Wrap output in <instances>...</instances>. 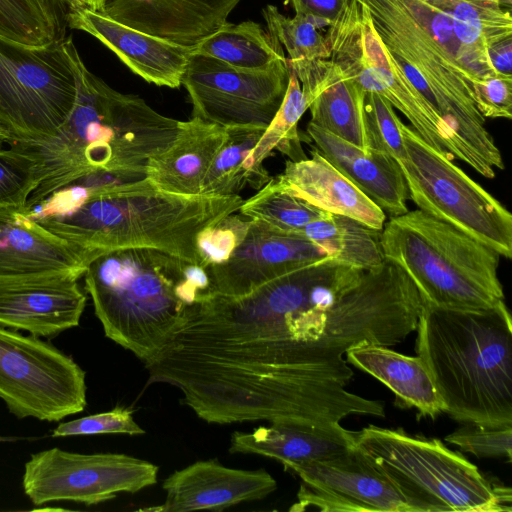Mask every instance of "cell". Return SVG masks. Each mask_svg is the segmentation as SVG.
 Instances as JSON below:
<instances>
[{
    "instance_id": "obj_1",
    "label": "cell",
    "mask_w": 512,
    "mask_h": 512,
    "mask_svg": "<svg viewBox=\"0 0 512 512\" xmlns=\"http://www.w3.org/2000/svg\"><path fill=\"white\" fill-rule=\"evenodd\" d=\"M407 78L451 132L458 160L485 178L505 168L476 107L475 83L501 75L489 48L512 37L502 0H357ZM504 76V75H503Z\"/></svg>"
},
{
    "instance_id": "obj_2",
    "label": "cell",
    "mask_w": 512,
    "mask_h": 512,
    "mask_svg": "<svg viewBox=\"0 0 512 512\" xmlns=\"http://www.w3.org/2000/svg\"><path fill=\"white\" fill-rule=\"evenodd\" d=\"M239 196L180 195L146 177L98 172L78 178L26 206L46 230L66 241L88 264L108 252L151 248L198 264V233L237 212Z\"/></svg>"
},
{
    "instance_id": "obj_3",
    "label": "cell",
    "mask_w": 512,
    "mask_h": 512,
    "mask_svg": "<svg viewBox=\"0 0 512 512\" xmlns=\"http://www.w3.org/2000/svg\"><path fill=\"white\" fill-rule=\"evenodd\" d=\"M76 83V99L53 136L9 145L36 163L37 186L25 206L92 173L145 177L148 161L176 138L177 120L158 113L138 95L123 94L90 72L72 38H63Z\"/></svg>"
},
{
    "instance_id": "obj_4",
    "label": "cell",
    "mask_w": 512,
    "mask_h": 512,
    "mask_svg": "<svg viewBox=\"0 0 512 512\" xmlns=\"http://www.w3.org/2000/svg\"><path fill=\"white\" fill-rule=\"evenodd\" d=\"M416 352L443 413L461 423L512 426V321L505 302L478 311L423 302Z\"/></svg>"
},
{
    "instance_id": "obj_5",
    "label": "cell",
    "mask_w": 512,
    "mask_h": 512,
    "mask_svg": "<svg viewBox=\"0 0 512 512\" xmlns=\"http://www.w3.org/2000/svg\"><path fill=\"white\" fill-rule=\"evenodd\" d=\"M83 276L105 336L145 365L180 327L187 307L211 290L206 268L151 248L103 254Z\"/></svg>"
},
{
    "instance_id": "obj_6",
    "label": "cell",
    "mask_w": 512,
    "mask_h": 512,
    "mask_svg": "<svg viewBox=\"0 0 512 512\" xmlns=\"http://www.w3.org/2000/svg\"><path fill=\"white\" fill-rule=\"evenodd\" d=\"M380 245L384 260L399 267L431 307L478 311L504 301L501 256L419 209L391 216Z\"/></svg>"
},
{
    "instance_id": "obj_7",
    "label": "cell",
    "mask_w": 512,
    "mask_h": 512,
    "mask_svg": "<svg viewBox=\"0 0 512 512\" xmlns=\"http://www.w3.org/2000/svg\"><path fill=\"white\" fill-rule=\"evenodd\" d=\"M356 446L389 478L412 512L511 511L512 493L436 438L374 425L355 432Z\"/></svg>"
},
{
    "instance_id": "obj_8",
    "label": "cell",
    "mask_w": 512,
    "mask_h": 512,
    "mask_svg": "<svg viewBox=\"0 0 512 512\" xmlns=\"http://www.w3.org/2000/svg\"><path fill=\"white\" fill-rule=\"evenodd\" d=\"M407 156L398 162L411 199L419 210L512 257V215L453 159L426 143L404 123Z\"/></svg>"
},
{
    "instance_id": "obj_9",
    "label": "cell",
    "mask_w": 512,
    "mask_h": 512,
    "mask_svg": "<svg viewBox=\"0 0 512 512\" xmlns=\"http://www.w3.org/2000/svg\"><path fill=\"white\" fill-rule=\"evenodd\" d=\"M324 35L329 60L366 92L377 93L389 101L426 143L458 159L450 130L385 47L369 11L361 2L343 0Z\"/></svg>"
},
{
    "instance_id": "obj_10",
    "label": "cell",
    "mask_w": 512,
    "mask_h": 512,
    "mask_svg": "<svg viewBox=\"0 0 512 512\" xmlns=\"http://www.w3.org/2000/svg\"><path fill=\"white\" fill-rule=\"evenodd\" d=\"M76 99L75 77L63 38L42 46L0 35V126L9 142L53 136Z\"/></svg>"
},
{
    "instance_id": "obj_11",
    "label": "cell",
    "mask_w": 512,
    "mask_h": 512,
    "mask_svg": "<svg viewBox=\"0 0 512 512\" xmlns=\"http://www.w3.org/2000/svg\"><path fill=\"white\" fill-rule=\"evenodd\" d=\"M85 375L49 342L0 326V399L16 417L55 422L82 412Z\"/></svg>"
},
{
    "instance_id": "obj_12",
    "label": "cell",
    "mask_w": 512,
    "mask_h": 512,
    "mask_svg": "<svg viewBox=\"0 0 512 512\" xmlns=\"http://www.w3.org/2000/svg\"><path fill=\"white\" fill-rule=\"evenodd\" d=\"M289 74L287 57L265 69L248 70L190 55L181 85L192 104V117L225 128L265 130L281 106Z\"/></svg>"
},
{
    "instance_id": "obj_13",
    "label": "cell",
    "mask_w": 512,
    "mask_h": 512,
    "mask_svg": "<svg viewBox=\"0 0 512 512\" xmlns=\"http://www.w3.org/2000/svg\"><path fill=\"white\" fill-rule=\"evenodd\" d=\"M157 475V465L130 455L80 454L55 447L31 455L22 484L35 506L62 500L90 506L152 486Z\"/></svg>"
},
{
    "instance_id": "obj_14",
    "label": "cell",
    "mask_w": 512,
    "mask_h": 512,
    "mask_svg": "<svg viewBox=\"0 0 512 512\" xmlns=\"http://www.w3.org/2000/svg\"><path fill=\"white\" fill-rule=\"evenodd\" d=\"M290 470L301 479L290 511L412 512L396 486L357 446L334 459Z\"/></svg>"
},
{
    "instance_id": "obj_15",
    "label": "cell",
    "mask_w": 512,
    "mask_h": 512,
    "mask_svg": "<svg viewBox=\"0 0 512 512\" xmlns=\"http://www.w3.org/2000/svg\"><path fill=\"white\" fill-rule=\"evenodd\" d=\"M330 257L299 233L278 230L251 219L247 234L223 263L206 267L211 292L247 295L263 284L305 265Z\"/></svg>"
},
{
    "instance_id": "obj_16",
    "label": "cell",
    "mask_w": 512,
    "mask_h": 512,
    "mask_svg": "<svg viewBox=\"0 0 512 512\" xmlns=\"http://www.w3.org/2000/svg\"><path fill=\"white\" fill-rule=\"evenodd\" d=\"M77 281L61 276L0 280V326L45 338L78 326L87 298Z\"/></svg>"
},
{
    "instance_id": "obj_17",
    "label": "cell",
    "mask_w": 512,
    "mask_h": 512,
    "mask_svg": "<svg viewBox=\"0 0 512 512\" xmlns=\"http://www.w3.org/2000/svg\"><path fill=\"white\" fill-rule=\"evenodd\" d=\"M277 482L265 469L226 467L217 460L194 462L163 482L166 499L145 511H222L241 502L261 500L273 493Z\"/></svg>"
},
{
    "instance_id": "obj_18",
    "label": "cell",
    "mask_w": 512,
    "mask_h": 512,
    "mask_svg": "<svg viewBox=\"0 0 512 512\" xmlns=\"http://www.w3.org/2000/svg\"><path fill=\"white\" fill-rule=\"evenodd\" d=\"M67 22L70 28L99 40L145 81L169 88L181 85L191 46L136 30L87 8L69 10Z\"/></svg>"
},
{
    "instance_id": "obj_19",
    "label": "cell",
    "mask_w": 512,
    "mask_h": 512,
    "mask_svg": "<svg viewBox=\"0 0 512 512\" xmlns=\"http://www.w3.org/2000/svg\"><path fill=\"white\" fill-rule=\"evenodd\" d=\"M86 268L76 251L38 224L26 206L0 208V280L47 276L78 280Z\"/></svg>"
},
{
    "instance_id": "obj_20",
    "label": "cell",
    "mask_w": 512,
    "mask_h": 512,
    "mask_svg": "<svg viewBox=\"0 0 512 512\" xmlns=\"http://www.w3.org/2000/svg\"><path fill=\"white\" fill-rule=\"evenodd\" d=\"M240 0H106L100 12L147 34L194 46L227 22Z\"/></svg>"
},
{
    "instance_id": "obj_21",
    "label": "cell",
    "mask_w": 512,
    "mask_h": 512,
    "mask_svg": "<svg viewBox=\"0 0 512 512\" xmlns=\"http://www.w3.org/2000/svg\"><path fill=\"white\" fill-rule=\"evenodd\" d=\"M287 62L310 101L309 123L368 150L364 119L366 91L329 59Z\"/></svg>"
},
{
    "instance_id": "obj_22",
    "label": "cell",
    "mask_w": 512,
    "mask_h": 512,
    "mask_svg": "<svg viewBox=\"0 0 512 512\" xmlns=\"http://www.w3.org/2000/svg\"><path fill=\"white\" fill-rule=\"evenodd\" d=\"M272 181L324 212L351 217L374 230L381 231L386 222V213L317 149L311 158L287 161Z\"/></svg>"
},
{
    "instance_id": "obj_23",
    "label": "cell",
    "mask_w": 512,
    "mask_h": 512,
    "mask_svg": "<svg viewBox=\"0 0 512 512\" xmlns=\"http://www.w3.org/2000/svg\"><path fill=\"white\" fill-rule=\"evenodd\" d=\"M356 446L355 431L340 424L296 426L271 424L231 435L229 453L255 454L279 461L286 470L328 461Z\"/></svg>"
},
{
    "instance_id": "obj_24",
    "label": "cell",
    "mask_w": 512,
    "mask_h": 512,
    "mask_svg": "<svg viewBox=\"0 0 512 512\" xmlns=\"http://www.w3.org/2000/svg\"><path fill=\"white\" fill-rule=\"evenodd\" d=\"M316 149L359 190L390 216L408 211L409 191L398 162L388 154L363 150L308 123Z\"/></svg>"
},
{
    "instance_id": "obj_25",
    "label": "cell",
    "mask_w": 512,
    "mask_h": 512,
    "mask_svg": "<svg viewBox=\"0 0 512 512\" xmlns=\"http://www.w3.org/2000/svg\"><path fill=\"white\" fill-rule=\"evenodd\" d=\"M227 136V128L198 117L179 121L175 140L148 161L145 177L165 192L201 194L203 180Z\"/></svg>"
},
{
    "instance_id": "obj_26",
    "label": "cell",
    "mask_w": 512,
    "mask_h": 512,
    "mask_svg": "<svg viewBox=\"0 0 512 512\" xmlns=\"http://www.w3.org/2000/svg\"><path fill=\"white\" fill-rule=\"evenodd\" d=\"M347 362L381 381L400 408L435 418L443 407L434 381L420 356H406L380 345H360L345 353Z\"/></svg>"
},
{
    "instance_id": "obj_27",
    "label": "cell",
    "mask_w": 512,
    "mask_h": 512,
    "mask_svg": "<svg viewBox=\"0 0 512 512\" xmlns=\"http://www.w3.org/2000/svg\"><path fill=\"white\" fill-rule=\"evenodd\" d=\"M380 232L351 217L326 212L306 225L299 234L336 261L367 270L384 261Z\"/></svg>"
},
{
    "instance_id": "obj_28",
    "label": "cell",
    "mask_w": 512,
    "mask_h": 512,
    "mask_svg": "<svg viewBox=\"0 0 512 512\" xmlns=\"http://www.w3.org/2000/svg\"><path fill=\"white\" fill-rule=\"evenodd\" d=\"M191 55L222 61L232 67L259 70L285 59L282 46L254 21L226 22L191 46Z\"/></svg>"
},
{
    "instance_id": "obj_29",
    "label": "cell",
    "mask_w": 512,
    "mask_h": 512,
    "mask_svg": "<svg viewBox=\"0 0 512 512\" xmlns=\"http://www.w3.org/2000/svg\"><path fill=\"white\" fill-rule=\"evenodd\" d=\"M263 129L227 128V139L215 156L201 187V194L236 196L250 186L261 189L270 180L268 171L258 172L249 165L250 154Z\"/></svg>"
},
{
    "instance_id": "obj_30",
    "label": "cell",
    "mask_w": 512,
    "mask_h": 512,
    "mask_svg": "<svg viewBox=\"0 0 512 512\" xmlns=\"http://www.w3.org/2000/svg\"><path fill=\"white\" fill-rule=\"evenodd\" d=\"M309 105L298 78L290 69L281 106L250 154L249 165L253 170L266 172L263 162L274 150L285 154L291 161L307 158L301 147L298 123Z\"/></svg>"
},
{
    "instance_id": "obj_31",
    "label": "cell",
    "mask_w": 512,
    "mask_h": 512,
    "mask_svg": "<svg viewBox=\"0 0 512 512\" xmlns=\"http://www.w3.org/2000/svg\"><path fill=\"white\" fill-rule=\"evenodd\" d=\"M262 16L269 35L287 51L288 61L329 58L326 38L320 30L328 27L331 20L302 14L290 18L271 4L262 9Z\"/></svg>"
},
{
    "instance_id": "obj_32",
    "label": "cell",
    "mask_w": 512,
    "mask_h": 512,
    "mask_svg": "<svg viewBox=\"0 0 512 512\" xmlns=\"http://www.w3.org/2000/svg\"><path fill=\"white\" fill-rule=\"evenodd\" d=\"M238 212L288 233H299L326 213L279 188L272 178L255 195L243 200Z\"/></svg>"
},
{
    "instance_id": "obj_33",
    "label": "cell",
    "mask_w": 512,
    "mask_h": 512,
    "mask_svg": "<svg viewBox=\"0 0 512 512\" xmlns=\"http://www.w3.org/2000/svg\"><path fill=\"white\" fill-rule=\"evenodd\" d=\"M58 21L48 0H0V35L42 46L58 39Z\"/></svg>"
},
{
    "instance_id": "obj_34",
    "label": "cell",
    "mask_w": 512,
    "mask_h": 512,
    "mask_svg": "<svg viewBox=\"0 0 512 512\" xmlns=\"http://www.w3.org/2000/svg\"><path fill=\"white\" fill-rule=\"evenodd\" d=\"M364 119L368 149L384 152L397 162L407 156L401 127L394 107L381 95L366 92Z\"/></svg>"
},
{
    "instance_id": "obj_35",
    "label": "cell",
    "mask_w": 512,
    "mask_h": 512,
    "mask_svg": "<svg viewBox=\"0 0 512 512\" xmlns=\"http://www.w3.org/2000/svg\"><path fill=\"white\" fill-rule=\"evenodd\" d=\"M250 223V218L234 212L201 230L195 245L199 265L206 268L226 261L244 240Z\"/></svg>"
},
{
    "instance_id": "obj_36",
    "label": "cell",
    "mask_w": 512,
    "mask_h": 512,
    "mask_svg": "<svg viewBox=\"0 0 512 512\" xmlns=\"http://www.w3.org/2000/svg\"><path fill=\"white\" fill-rule=\"evenodd\" d=\"M36 186L34 159L12 146L0 148V208L25 206Z\"/></svg>"
},
{
    "instance_id": "obj_37",
    "label": "cell",
    "mask_w": 512,
    "mask_h": 512,
    "mask_svg": "<svg viewBox=\"0 0 512 512\" xmlns=\"http://www.w3.org/2000/svg\"><path fill=\"white\" fill-rule=\"evenodd\" d=\"M462 451L479 458L512 457V426L487 427L477 424L464 425L445 437Z\"/></svg>"
},
{
    "instance_id": "obj_38",
    "label": "cell",
    "mask_w": 512,
    "mask_h": 512,
    "mask_svg": "<svg viewBox=\"0 0 512 512\" xmlns=\"http://www.w3.org/2000/svg\"><path fill=\"white\" fill-rule=\"evenodd\" d=\"M142 429L133 418V410L127 407H115L110 411L97 413L59 424L52 437L97 434L141 435Z\"/></svg>"
},
{
    "instance_id": "obj_39",
    "label": "cell",
    "mask_w": 512,
    "mask_h": 512,
    "mask_svg": "<svg viewBox=\"0 0 512 512\" xmlns=\"http://www.w3.org/2000/svg\"><path fill=\"white\" fill-rule=\"evenodd\" d=\"M474 101L481 115L491 119L512 118V77L496 75L473 86Z\"/></svg>"
},
{
    "instance_id": "obj_40",
    "label": "cell",
    "mask_w": 512,
    "mask_h": 512,
    "mask_svg": "<svg viewBox=\"0 0 512 512\" xmlns=\"http://www.w3.org/2000/svg\"><path fill=\"white\" fill-rule=\"evenodd\" d=\"M295 14L310 15L333 20L343 0H286Z\"/></svg>"
},
{
    "instance_id": "obj_41",
    "label": "cell",
    "mask_w": 512,
    "mask_h": 512,
    "mask_svg": "<svg viewBox=\"0 0 512 512\" xmlns=\"http://www.w3.org/2000/svg\"><path fill=\"white\" fill-rule=\"evenodd\" d=\"M489 56L499 74L512 77V37L493 44L489 48Z\"/></svg>"
},
{
    "instance_id": "obj_42",
    "label": "cell",
    "mask_w": 512,
    "mask_h": 512,
    "mask_svg": "<svg viewBox=\"0 0 512 512\" xmlns=\"http://www.w3.org/2000/svg\"><path fill=\"white\" fill-rule=\"evenodd\" d=\"M79 8H87L93 11L101 12L106 0H75Z\"/></svg>"
},
{
    "instance_id": "obj_43",
    "label": "cell",
    "mask_w": 512,
    "mask_h": 512,
    "mask_svg": "<svg viewBox=\"0 0 512 512\" xmlns=\"http://www.w3.org/2000/svg\"><path fill=\"white\" fill-rule=\"evenodd\" d=\"M9 142V136L7 133L3 130V128L0 126V147L3 143Z\"/></svg>"
},
{
    "instance_id": "obj_44",
    "label": "cell",
    "mask_w": 512,
    "mask_h": 512,
    "mask_svg": "<svg viewBox=\"0 0 512 512\" xmlns=\"http://www.w3.org/2000/svg\"><path fill=\"white\" fill-rule=\"evenodd\" d=\"M61 2L65 3L69 10L79 8L78 4L75 0H60Z\"/></svg>"
}]
</instances>
